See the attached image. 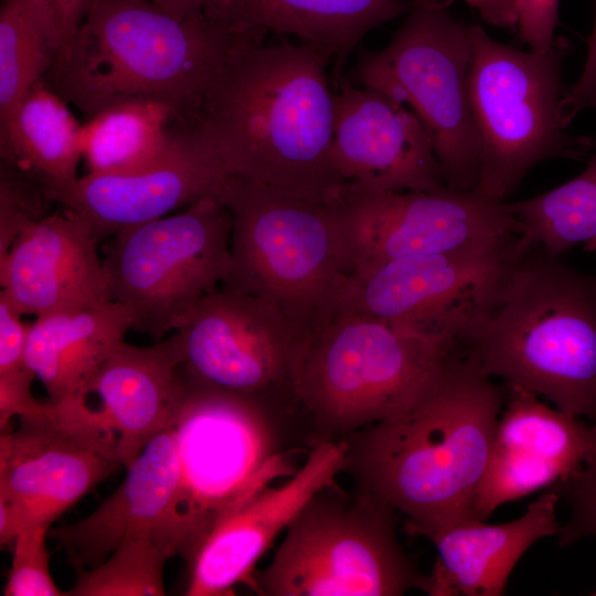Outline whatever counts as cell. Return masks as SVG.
<instances>
[{
    "instance_id": "6da1fadb",
    "label": "cell",
    "mask_w": 596,
    "mask_h": 596,
    "mask_svg": "<svg viewBox=\"0 0 596 596\" xmlns=\"http://www.w3.org/2000/svg\"><path fill=\"white\" fill-rule=\"evenodd\" d=\"M505 397V386L453 351L395 412L337 438L345 445L343 471L404 514L408 534L476 519Z\"/></svg>"
},
{
    "instance_id": "7a4b0ae2",
    "label": "cell",
    "mask_w": 596,
    "mask_h": 596,
    "mask_svg": "<svg viewBox=\"0 0 596 596\" xmlns=\"http://www.w3.org/2000/svg\"><path fill=\"white\" fill-rule=\"evenodd\" d=\"M329 60L302 43L264 45L263 36L232 56L193 120L232 175L326 201L343 194Z\"/></svg>"
},
{
    "instance_id": "3957f363",
    "label": "cell",
    "mask_w": 596,
    "mask_h": 596,
    "mask_svg": "<svg viewBox=\"0 0 596 596\" xmlns=\"http://www.w3.org/2000/svg\"><path fill=\"white\" fill-rule=\"evenodd\" d=\"M265 34L205 14L178 18L149 0H97L44 79L89 117L151 99L187 124L232 56Z\"/></svg>"
},
{
    "instance_id": "277c9868",
    "label": "cell",
    "mask_w": 596,
    "mask_h": 596,
    "mask_svg": "<svg viewBox=\"0 0 596 596\" xmlns=\"http://www.w3.org/2000/svg\"><path fill=\"white\" fill-rule=\"evenodd\" d=\"M458 351L490 377L595 423L596 275L528 249Z\"/></svg>"
},
{
    "instance_id": "5b68a950",
    "label": "cell",
    "mask_w": 596,
    "mask_h": 596,
    "mask_svg": "<svg viewBox=\"0 0 596 596\" xmlns=\"http://www.w3.org/2000/svg\"><path fill=\"white\" fill-rule=\"evenodd\" d=\"M169 426L178 485L161 543L189 564L220 518L298 470L288 455L298 435L257 401L200 384L183 369Z\"/></svg>"
},
{
    "instance_id": "8992f818",
    "label": "cell",
    "mask_w": 596,
    "mask_h": 596,
    "mask_svg": "<svg viewBox=\"0 0 596 596\" xmlns=\"http://www.w3.org/2000/svg\"><path fill=\"white\" fill-rule=\"evenodd\" d=\"M232 269L222 286L275 305L301 337L331 317L351 281L336 201L233 175Z\"/></svg>"
},
{
    "instance_id": "52a82bcc",
    "label": "cell",
    "mask_w": 596,
    "mask_h": 596,
    "mask_svg": "<svg viewBox=\"0 0 596 596\" xmlns=\"http://www.w3.org/2000/svg\"><path fill=\"white\" fill-rule=\"evenodd\" d=\"M455 349L338 309L301 337L295 395L311 446L385 418Z\"/></svg>"
},
{
    "instance_id": "ba28073f",
    "label": "cell",
    "mask_w": 596,
    "mask_h": 596,
    "mask_svg": "<svg viewBox=\"0 0 596 596\" xmlns=\"http://www.w3.org/2000/svg\"><path fill=\"white\" fill-rule=\"evenodd\" d=\"M468 32V100L480 145L475 189L507 201L542 161L588 156L592 138L566 132L562 120L563 63L571 49L565 38L546 51L526 52L496 41L480 24Z\"/></svg>"
},
{
    "instance_id": "9c48e42d",
    "label": "cell",
    "mask_w": 596,
    "mask_h": 596,
    "mask_svg": "<svg viewBox=\"0 0 596 596\" xmlns=\"http://www.w3.org/2000/svg\"><path fill=\"white\" fill-rule=\"evenodd\" d=\"M397 511L337 483L315 493L286 529L269 565L255 572L263 596H401L424 575L397 539Z\"/></svg>"
},
{
    "instance_id": "30bf717a",
    "label": "cell",
    "mask_w": 596,
    "mask_h": 596,
    "mask_svg": "<svg viewBox=\"0 0 596 596\" xmlns=\"http://www.w3.org/2000/svg\"><path fill=\"white\" fill-rule=\"evenodd\" d=\"M454 0H415L391 41L362 53L356 77L411 109L429 135L447 188H476L480 145L468 100V25Z\"/></svg>"
},
{
    "instance_id": "8fae6325",
    "label": "cell",
    "mask_w": 596,
    "mask_h": 596,
    "mask_svg": "<svg viewBox=\"0 0 596 596\" xmlns=\"http://www.w3.org/2000/svg\"><path fill=\"white\" fill-rule=\"evenodd\" d=\"M232 214L220 196L106 240L102 262L109 301L127 307L132 329L155 342L174 332L232 269Z\"/></svg>"
},
{
    "instance_id": "7c38bea8",
    "label": "cell",
    "mask_w": 596,
    "mask_h": 596,
    "mask_svg": "<svg viewBox=\"0 0 596 596\" xmlns=\"http://www.w3.org/2000/svg\"><path fill=\"white\" fill-rule=\"evenodd\" d=\"M520 236L404 257L352 277L339 309L366 315L458 350L526 252Z\"/></svg>"
},
{
    "instance_id": "4fadbf2b",
    "label": "cell",
    "mask_w": 596,
    "mask_h": 596,
    "mask_svg": "<svg viewBox=\"0 0 596 596\" xmlns=\"http://www.w3.org/2000/svg\"><path fill=\"white\" fill-rule=\"evenodd\" d=\"M174 332L190 379L253 398L304 435L295 395L301 334L275 305L220 286L191 308Z\"/></svg>"
},
{
    "instance_id": "5bb4252c",
    "label": "cell",
    "mask_w": 596,
    "mask_h": 596,
    "mask_svg": "<svg viewBox=\"0 0 596 596\" xmlns=\"http://www.w3.org/2000/svg\"><path fill=\"white\" fill-rule=\"evenodd\" d=\"M351 277L383 263L507 241L521 234L507 201L477 189L358 193L337 200Z\"/></svg>"
},
{
    "instance_id": "9a60e30c",
    "label": "cell",
    "mask_w": 596,
    "mask_h": 596,
    "mask_svg": "<svg viewBox=\"0 0 596 596\" xmlns=\"http://www.w3.org/2000/svg\"><path fill=\"white\" fill-rule=\"evenodd\" d=\"M177 332L148 347L123 342L73 398L54 405L57 421L121 467L170 423L182 386Z\"/></svg>"
},
{
    "instance_id": "2e32d148",
    "label": "cell",
    "mask_w": 596,
    "mask_h": 596,
    "mask_svg": "<svg viewBox=\"0 0 596 596\" xmlns=\"http://www.w3.org/2000/svg\"><path fill=\"white\" fill-rule=\"evenodd\" d=\"M232 177L211 140L192 121L181 124L170 150L146 168L86 173L44 193L85 217L102 242L204 198H222Z\"/></svg>"
},
{
    "instance_id": "e0dca14e",
    "label": "cell",
    "mask_w": 596,
    "mask_h": 596,
    "mask_svg": "<svg viewBox=\"0 0 596 596\" xmlns=\"http://www.w3.org/2000/svg\"><path fill=\"white\" fill-rule=\"evenodd\" d=\"M121 467L51 415L0 435V545L30 526L51 528Z\"/></svg>"
},
{
    "instance_id": "ac0fdd59",
    "label": "cell",
    "mask_w": 596,
    "mask_h": 596,
    "mask_svg": "<svg viewBox=\"0 0 596 596\" xmlns=\"http://www.w3.org/2000/svg\"><path fill=\"white\" fill-rule=\"evenodd\" d=\"M332 155L353 192L446 187L433 141L419 119L373 87L344 85L334 93Z\"/></svg>"
},
{
    "instance_id": "d6986e66",
    "label": "cell",
    "mask_w": 596,
    "mask_h": 596,
    "mask_svg": "<svg viewBox=\"0 0 596 596\" xmlns=\"http://www.w3.org/2000/svg\"><path fill=\"white\" fill-rule=\"evenodd\" d=\"M345 445L322 440L287 481L267 486L220 518L189 565L188 596L228 595L245 584L256 593L255 566L280 532L319 490L336 483L344 468Z\"/></svg>"
},
{
    "instance_id": "ffe728a7",
    "label": "cell",
    "mask_w": 596,
    "mask_h": 596,
    "mask_svg": "<svg viewBox=\"0 0 596 596\" xmlns=\"http://www.w3.org/2000/svg\"><path fill=\"white\" fill-rule=\"evenodd\" d=\"M504 386V408L473 505L475 518L483 521L501 504L566 480L596 455V422L586 424L533 392Z\"/></svg>"
},
{
    "instance_id": "44dd1931",
    "label": "cell",
    "mask_w": 596,
    "mask_h": 596,
    "mask_svg": "<svg viewBox=\"0 0 596 596\" xmlns=\"http://www.w3.org/2000/svg\"><path fill=\"white\" fill-rule=\"evenodd\" d=\"M99 243L91 223L64 206L32 221L0 256L1 291L35 318L105 304Z\"/></svg>"
},
{
    "instance_id": "7402d4cb",
    "label": "cell",
    "mask_w": 596,
    "mask_h": 596,
    "mask_svg": "<svg viewBox=\"0 0 596 596\" xmlns=\"http://www.w3.org/2000/svg\"><path fill=\"white\" fill-rule=\"evenodd\" d=\"M126 470L119 487L92 513L68 525L50 528L47 536L64 550L74 571L98 566L125 539L139 532H151L162 546L178 485L175 440L169 425Z\"/></svg>"
},
{
    "instance_id": "603a6c76",
    "label": "cell",
    "mask_w": 596,
    "mask_h": 596,
    "mask_svg": "<svg viewBox=\"0 0 596 596\" xmlns=\"http://www.w3.org/2000/svg\"><path fill=\"white\" fill-rule=\"evenodd\" d=\"M560 497L546 490L517 520L488 524L464 519L426 532L436 562L419 589L430 596H500L514 566L539 540L557 535Z\"/></svg>"
},
{
    "instance_id": "cb8c5ba5",
    "label": "cell",
    "mask_w": 596,
    "mask_h": 596,
    "mask_svg": "<svg viewBox=\"0 0 596 596\" xmlns=\"http://www.w3.org/2000/svg\"><path fill=\"white\" fill-rule=\"evenodd\" d=\"M132 327V312L115 301L38 317L29 327L25 363L47 401L60 405L78 394Z\"/></svg>"
},
{
    "instance_id": "d4e9b609",
    "label": "cell",
    "mask_w": 596,
    "mask_h": 596,
    "mask_svg": "<svg viewBox=\"0 0 596 596\" xmlns=\"http://www.w3.org/2000/svg\"><path fill=\"white\" fill-rule=\"evenodd\" d=\"M415 0H227L207 14L222 23L296 36L345 58L371 30L406 14Z\"/></svg>"
},
{
    "instance_id": "484cf974",
    "label": "cell",
    "mask_w": 596,
    "mask_h": 596,
    "mask_svg": "<svg viewBox=\"0 0 596 596\" xmlns=\"http://www.w3.org/2000/svg\"><path fill=\"white\" fill-rule=\"evenodd\" d=\"M81 129L67 102L43 78L0 124L1 150L43 191L62 189L78 178Z\"/></svg>"
},
{
    "instance_id": "4316f807",
    "label": "cell",
    "mask_w": 596,
    "mask_h": 596,
    "mask_svg": "<svg viewBox=\"0 0 596 596\" xmlns=\"http://www.w3.org/2000/svg\"><path fill=\"white\" fill-rule=\"evenodd\" d=\"M180 123L168 105L131 99L108 106L82 125L81 150L86 173H123L146 168L172 147Z\"/></svg>"
},
{
    "instance_id": "83f0119b",
    "label": "cell",
    "mask_w": 596,
    "mask_h": 596,
    "mask_svg": "<svg viewBox=\"0 0 596 596\" xmlns=\"http://www.w3.org/2000/svg\"><path fill=\"white\" fill-rule=\"evenodd\" d=\"M518 220L524 248L560 258L577 244L596 238V137L586 168L575 178L534 196L507 201Z\"/></svg>"
},
{
    "instance_id": "f1b7e54d",
    "label": "cell",
    "mask_w": 596,
    "mask_h": 596,
    "mask_svg": "<svg viewBox=\"0 0 596 596\" xmlns=\"http://www.w3.org/2000/svg\"><path fill=\"white\" fill-rule=\"evenodd\" d=\"M45 0H2L0 8V124L51 71L58 54Z\"/></svg>"
},
{
    "instance_id": "f546056e",
    "label": "cell",
    "mask_w": 596,
    "mask_h": 596,
    "mask_svg": "<svg viewBox=\"0 0 596 596\" xmlns=\"http://www.w3.org/2000/svg\"><path fill=\"white\" fill-rule=\"evenodd\" d=\"M171 556L148 531L132 534L98 566L75 571L66 596H162L163 570Z\"/></svg>"
},
{
    "instance_id": "4dcf8cb0",
    "label": "cell",
    "mask_w": 596,
    "mask_h": 596,
    "mask_svg": "<svg viewBox=\"0 0 596 596\" xmlns=\"http://www.w3.org/2000/svg\"><path fill=\"white\" fill-rule=\"evenodd\" d=\"M49 530L46 526H30L15 535L11 544V568L3 596L65 595L51 575L50 553L46 549Z\"/></svg>"
},
{
    "instance_id": "1f68e13d",
    "label": "cell",
    "mask_w": 596,
    "mask_h": 596,
    "mask_svg": "<svg viewBox=\"0 0 596 596\" xmlns=\"http://www.w3.org/2000/svg\"><path fill=\"white\" fill-rule=\"evenodd\" d=\"M549 490L563 498L571 512L556 535L558 545L566 547L587 536L596 538V455L573 476Z\"/></svg>"
},
{
    "instance_id": "d6a6232c",
    "label": "cell",
    "mask_w": 596,
    "mask_h": 596,
    "mask_svg": "<svg viewBox=\"0 0 596 596\" xmlns=\"http://www.w3.org/2000/svg\"><path fill=\"white\" fill-rule=\"evenodd\" d=\"M33 372L22 368L0 373V432L12 428L14 418L26 419L51 415L54 405L42 403L32 393Z\"/></svg>"
},
{
    "instance_id": "836d02e7",
    "label": "cell",
    "mask_w": 596,
    "mask_h": 596,
    "mask_svg": "<svg viewBox=\"0 0 596 596\" xmlns=\"http://www.w3.org/2000/svg\"><path fill=\"white\" fill-rule=\"evenodd\" d=\"M560 0H515L517 36L532 51H546L555 42Z\"/></svg>"
},
{
    "instance_id": "e575fe53",
    "label": "cell",
    "mask_w": 596,
    "mask_h": 596,
    "mask_svg": "<svg viewBox=\"0 0 596 596\" xmlns=\"http://www.w3.org/2000/svg\"><path fill=\"white\" fill-rule=\"evenodd\" d=\"M23 315L0 290V373L26 365L29 327Z\"/></svg>"
},
{
    "instance_id": "d590c367",
    "label": "cell",
    "mask_w": 596,
    "mask_h": 596,
    "mask_svg": "<svg viewBox=\"0 0 596 596\" xmlns=\"http://www.w3.org/2000/svg\"><path fill=\"white\" fill-rule=\"evenodd\" d=\"M587 54L577 81L566 89L561 102V115L565 127L583 110L596 109V0L592 33L587 41Z\"/></svg>"
},
{
    "instance_id": "8d00e7d4",
    "label": "cell",
    "mask_w": 596,
    "mask_h": 596,
    "mask_svg": "<svg viewBox=\"0 0 596 596\" xmlns=\"http://www.w3.org/2000/svg\"><path fill=\"white\" fill-rule=\"evenodd\" d=\"M45 1L56 29L60 53L71 43L97 0Z\"/></svg>"
},
{
    "instance_id": "74e56055",
    "label": "cell",
    "mask_w": 596,
    "mask_h": 596,
    "mask_svg": "<svg viewBox=\"0 0 596 596\" xmlns=\"http://www.w3.org/2000/svg\"><path fill=\"white\" fill-rule=\"evenodd\" d=\"M475 8L481 18L490 25L505 29H517L515 0H464Z\"/></svg>"
},
{
    "instance_id": "f35d334b",
    "label": "cell",
    "mask_w": 596,
    "mask_h": 596,
    "mask_svg": "<svg viewBox=\"0 0 596 596\" xmlns=\"http://www.w3.org/2000/svg\"><path fill=\"white\" fill-rule=\"evenodd\" d=\"M168 13L185 18L198 14H209L227 0H149Z\"/></svg>"
},
{
    "instance_id": "ab89813d",
    "label": "cell",
    "mask_w": 596,
    "mask_h": 596,
    "mask_svg": "<svg viewBox=\"0 0 596 596\" xmlns=\"http://www.w3.org/2000/svg\"><path fill=\"white\" fill-rule=\"evenodd\" d=\"M583 245H584V249L596 253V238H593Z\"/></svg>"
},
{
    "instance_id": "60d3db41",
    "label": "cell",
    "mask_w": 596,
    "mask_h": 596,
    "mask_svg": "<svg viewBox=\"0 0 596 596\" xmlns=\"http://www.w3.org/2000/svg\"><path fill=\"white\" fill-rule=\"evenodd\" d=\"M593 595H595V596H596V592H595V593H593Z\"/></svg>"
}]
</instances>
